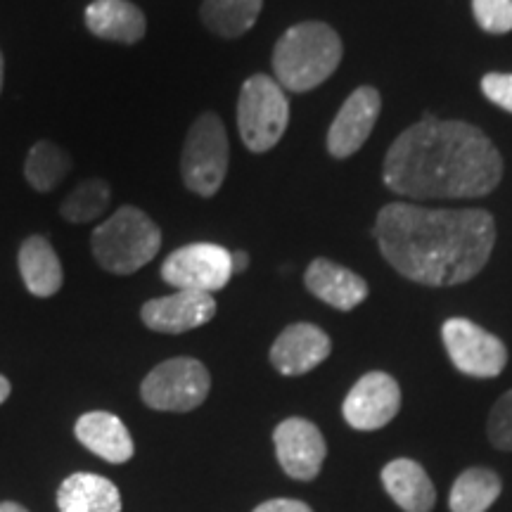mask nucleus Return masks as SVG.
Instances as JSON below:
<instances>
[{"instance_id": "18", "label": "nucleus", "mask_w": 512, "mask_h": 512, "mask_svg": "<svg viewBox=\"0 0 512 512\" xmlns=\"http://www.w3.org/2000/svg\"><path fill=\"white\" fill-rule=\"evenodd\" d=\"M382 484L392 501L406 512H430L437 501L432 479L415 460H392L382 470Z\"/></svg>"}, {"instance_id": "26", "label": "nucleus", "mask_w": 512, "mask_h": 512, "mask_svg": "<svg viewBox=\"0 0 512 512\" xmlns=\"http://www.w3.org/2000/svg\"><path fill=\"white\" fill-rule=\"evenodd\" d=\"M489 441L501 451H512V389L494 403L486 425Z\"/></svg>"}, {"instance_id": "21", "label": "nucleus", "mask_w": 512, "mask_h": 512, "mask_svg": "<svg viewBox=\"0 0 512 512\" xmlns=\"http://www.w3.org/2000/svg\"><path fill=\"white\" fill-rule=\"evenodd\" d=\"M264 8V0H204L202 22L223 38H238L254 27Z\"/></svg>"}, {"instance_id": "15", "label": "nucleus", "mask_w": 512, "mask_h": 512, "mask_svg": "<svg viewBox=\"0 0 512 512\" xmlns=\"http://www.w3.org/2000/svg\"><path fill=\"white\" fill-rule=\"evenodd\" d=\"M304 285L313 297H318L320 302L330 304L337 311L356 309L368 297V285L361 275L335 264V261L323 259V256L313 259L311 266L306 268Z\"/></svg>"}, {"instance_id": "25", "label": "nucleus", "mask_w": 512, "mask_h": 512, "mask_svg": "<svg viewBox=\"0 0 512 512\" xmlns=\"http://www.w3.org/2000/svg\"><path fill=\"white\" fill-rule=\"evenodd\" d=\"M472 12L486 34L512 31V0H472Z\"/></svg>"}, {"instance_id": "22", "label": "nucleus", "mask_w": 512, "mask_h": 512, "mask_svg": "<svg viewBox=\"0 0 512 512\" xmlns=\"http://www.w3.org/2000/svg\"><path fill=\"white\" fill-rule=\"evenodd\" d=\"M501 496V479L486 467H472L456 479L451 489V512H486Z\"/></svg>"}, {"instance_id": "10", "label": "nucleus", "mask_w": 512, "mask_h": 512, "mask_svg": "<svg viewBox=\"0 0 512 512\" xmlns=\"http://www.w3.org/2000/svg\"><path fill=\"white\" fill-rule=\"evenodd\" d=\"M399 408V382L387 373H368L351 387L347 399H344L342 415L354 430L373 432L392 422Z\"/></svg>"}, {"instance_id": "5", "label": "nucleus", "mask_w": 512, "mask_h": 512, "mask_svg": "<svg viewBox=\"0 0 512 512\" xmlns=\"http://www.w3.org/2000/svg\"><path fill=\"white\" fill-rule=\"evenodd\" d=\"M290 124V100L285 88L266 74L242 83L238 100V131L252 152H268L280 143Z\"/></svg>"}, {"instance_id": "3", "label": "nucleus", "mask_w": 512, "mask_h": 512, "mask_svg": "<svg viewBox=\"0 0 512 512\" xmlns=\"http://www.w3.org/2000/svg\"><path fill=\"white\" fill-rule=\"evenodd\" d=\"M342 53V38L328 24H294L275 43V81L292 93L313 91L335 74L342 62Z\"/></svg>"}, {"instance_id": "32", "label": "nucleus", "mask_w": 512, "mask_h": 512, "mask_svg": "<svg viewBox=\"0 0 512 512\" xmlns=\"http://www.w3.org/2000/svg\"><path fill=\"white\" fill-rule=\"evenodd\" d=\"M3 74H5V62H3V53H0V91H3Z\"/></svg>"}, {"instance_id": "31", "label": "nucleus", "mask_w": 512, "mask_h": 512, "mask_svg": "<svg viewBox=\"0 0 512 512\" xmlns=\"http://www.w3.org/2000/svg\"><path fill=\"white\" fill-rule=\"evenodd\" d=\"M0 512H29V510H24L22 505L17 503H0Z\"/></svg>"}, {"instance_id": "20", "label": "nucleus", "mask_w": 512, "mask_h": 512, "mask_svg": "<svg viewBox=\"0 0 512 512\" xmlns=\"http://www.w3.org/2000/svg\"><path fill=\"white\" fill-rule=\"evenodd\" d=\"M57 505L60 512H121V496L110 479L76 472L62 482Z\"/></svg>"}, {"instance_id": "29", "label": "nucleus", "mask_w": 512, "mask_h": 512, "mask_svg": "<svg viewBox=\"0 0 512 512\" xmlns=\"http://www.w3.org/2000/svg\"><path fill=\"white\" fill-rule=\"evenodd\" d=\"M249 266V256L247 252H233V275L242 273Z\"/></svg>"}, {"instance_id": "2", "label": "nucleus", "mask_w": 512, "mask_h": 512, "mask_svg": "<svg viewBox=\"0 0 512 512\" xmlns=\"http://www.w3.org/2000/svg\"><path fill=\"white\" fill-rule=\"evenodd\" d=\"M503 178V157L482 128L425 112L389 147L382 181L415 200L484 197Z\"/></svg>"}, {"instance_id": "28", "label": "nucleus", "mask_w": 512, "mask_h": 512, "mask_svg": "<svg viewBox=\"0 0 512 512\" xmlns=\"http://www.w3.org/2000/svg\"><path fill=\"white\" fill-rule=\"evenodd\" d=\"M254 512H313V510L302 501H292V498H275V501L261 503Z\"/></svg>"}, {"instance_id": "8", "label": "nucleus", "mask_w": 512, "mask_h": 512, "mask_svg": "<svg viewBox=\"0 0 512 512\" xmlns=\"http://www.w3.org/2000/svg\"><path fill=\"white\" fill-rule=\"evenodd\" d=\"M233 278V252L214 242H195L166 256L162 280L176 290L219 292Z\"/></svg>"}, {"instance_id": "19", "label": "nucleus", "mask_w": 512, "mask_h": 512, "mask_svg": "<svg viewBox=\"0 0 512 512\" xmlns=\"http://www.w3.org/2000/svg\"><path fill=\"white\" fill-rule=\"evenodd\" d=\"M19 273H22L24 285L34 297L48 299L60 292L64 273L60 256L53 249V245L43 238V235H31L19 247Z\"/></svg>"}, {"instance_id": "17", "label": "nucleus", "mask_w": 512, "mask_h": 512, "mask_svg": "<svg viewBox=\"0 0 512 512\" xmlns=\"http://www.w3.org/2000/svg\"><path fill=\"white\" fill-rule=\"evenodd\" d=\"M86 27L93 36L131 46L145 36L147 22L131 0H93L86 8Z\"/></svg>"}, {"instance_id": "7", "label": "nucleus", "mask_w": 512, "mask_h": 512, "mask_svg": "<svg viewBox=\"0 0 512 512\" xmlns=\"http://www.w3.org/2000/svg\"><path fill=\"white\" fill-rule=\"evenodd\" d=\"M209 370L197 358H171L159 363L140 384V396L150 408L166 413L195 411L207 401Z\"/></svg>"}, {"instance_id": "6", "label": "nucleus", "mask_w": 512, "mask_h": 512, "mask_svg": "<svg viewBox=\"0 0 512 512\" xmlns=\"http://www.w3.org/2000/svg\"><path fill=\"white\" fill-rule=\"evenodd\" d=\"M228 136L214 112L202 114L185 136L181 174L185 188L200 197H214L228 174Z\"/></svg>"}, {"instance_id": "23", "label": "nucleus", "mask_w": 512, "mask_h": 512, "mask_svg": "<svg viewBox=\"0 0 512 512\" xmlns=\"http://www.w3.org/2000/svg\"><path fill=\"white\" fill-rule=\"evenodd\" d=\"M72 171V157L60 145L41 140L29 150L24 176L29 185L38 192H50L62 183V178Z\"/></svg>"}, {"instance_id": "1", "label": "nucleus", "mask_w": 512, "mask_h": 512, "mask_svg": "<svg viewBox=\"0 0 512 512\" xmlns=\"http://www.w3.org/2000/svg\"><path fill=\"white\" fill-rule=\"evenodd\" d=\"M375 240L403 278L430 287L467 283L494 252V216L484 209H425L394 202L380 209Z\"/></svg>"}, {"instance_id": "4", "label": "nucleus", "mask_w": 512, "mask_h": 512, "mask_svg": "<svg viewBox=\"0 0 512 512\" xmlns=\"http://www.w3.org/2000/svg\"><path fill=\"white\" fill-rule=\"evenodd\" d=\"M162 230L143 209L121 207L91 235L95 261L114 275H131L155 259Z\"/></svg>"}, {"instance_id": "12", "label": "nucleus", "mask_w": 512, "mask_h": 512, "mask_svg": "<svg viewBox=\"0 0 512 512\" xmlns=\"http://www.w3.org/2000/svg\"><path fill=\"white\" fill-rule=\"evenodd\" d=\"M380 110L382 98L373 86L356 88L342 105V110L337 112V117L328 131L330 155L344 159L361 150L370 133H373Z\"/></svg>"}, {"instance_id": "30", "label": "nucleus", "mask_w": 512, "mask_h": 512, "mask_svg": "<svg viewBox=\"0 0 512 512\" xmlns=\"http://www.w3.org/2000/svg\"><path fill=\"white\" fill-rule=\"evenodd\" d=\"M8 396H10V382H8V377L0 375V403H5Z\"/></svg>"}, {"instance_id": "11", "label": "nucleus", "mask_w": 512, "mask_h": 512, "mask_svg": "<svg viewBox=\"0 0 512 512\" xmlns=\"http://www.w3.org/2000/svg\"><path fill=\"white\" fill-rule=\"evenodd\" d=\"M273 441L275 456H278V463L287 475L299 479V482H309V479L318 477L328 446H325L323 434L313 422L304 418H287L275 427Z\"/></svg>"}, {"instance_id": "13", "label": "nucleus", "mask_w": 512, "mask_h": 512, "mask_svg": "<svg viewBox=\"0 0 512 512\" xmlns=\"http://www.w3.org/2000/svg\"><path fill=\"white\" fill-rule=\"evenodd\" d=\"M214 316V297L190 290H176L169 297L150 299L140 311V318L147 328L164 332V335H181V332L202 328Z\"/></svg>"}, {"instance_id": "24", "label": "nucleus", "mask_w": 512, "mask_h": 512, "mask_svg": "<svg viewBox=\"0 0 512 512\" xmlns=\"http://www.w3.org/2000/svg\"><path fill=\"white\" fill-rule=\"evenodd\" d=\"M110 200L112 190L107 181H102V178H88V181L79 183L64 197L60 214L69 223H91L105 214L107 207H110Z\"/></svg>"}, {"instance_id": "9", "label": "nucleus", "mask_w": 512, "mask_h": 512, "mask_svg": "<svg viewBox=\"0 0 512 512\" xmlns=\"http://www.w3.org/2000/svg\"><path fill=\"white\" fill-rule=\"evenodd\" d=\"M448 358L463 375L496 377L508 363V349L491 332L467 318H451L441 328Z\"/></svg>"}, {"instance_id": "14", "label": "nucleus", "mask_w": 512, "mask_h": 512, "mask_svg": "<svg viewBox=\"0 0 512 512\" xmlns=\"http://www.w3.org/2000/svg\"><path fill=\"white\" fill-rule=\"evenodd\" d=\"M332 344L318 325L294 323L280 332L271 347V363L280 375L311 373L330 356Z\"/></svg>"}, {"instance_id": "16", "label": "nucleus", "mask_w": 512, "mask_h": 512, "mask_svg": "<svg viewBox=\"0 0 512 512\" xmlns=\"http://www.w3.org/2000/svg\"><path fill=\"white\" fill-rule=\"evenodd\" d=\"M74 432L76 439L88 451H93L95 456L107 460V463H126V460L133 458V451H136L128 427L117 415L107 411H93L81 415L76 420Z\"/></svg>"}, {"instance_id": "27", "label": "nucleus", "mask_w": 512, "mask_h": 512, "mask_svg": "<svg viewBox=\"0 0 512 512\" xmlns=\"http://www.w3.org/2000/svg\"><path fill=\"white\" fill-rule=\"evenodd\" d=\"M482 91L501 110L512 112V74H486Z\"/></svg>"}]
</instances>
